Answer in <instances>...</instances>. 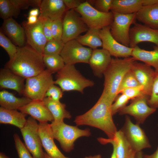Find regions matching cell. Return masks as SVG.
Wrapping results in <instances>:
<instances>
[{"label":"cell","instance_id":"obj_56","mask_svg":"<svg viewBox=\"0 0 158 158\" xmlns=\"http://www.w3.org/2000/svg\"><path fill=\"white\" fill-rule=\"evenodd\" d=\"M44 158H52L49 156L46 152H44Z\"/></svg>","mask_w":158,"mask_h":158},{"label":"cell","instance_id":"obj_12","mask_svg":"<svg viewBox=\"0 0 158 158\" xmlns=\"http://www.w3.org/2000/svg\"><path fill=\"white\" fill-rule=\"evenodd\" d=\"M92 50L74 39L65 44L60 55L65 65H74L79 63H88Z\"/></svg>","mask_w":158,"mask_h":158},{"label":"cell","instance_id":"obj_23","mask_svg":"<svg viewBox=\"0 0 158 158\" xmlns=\"http://www.w3.org/2000/svg\"><path fill=\"white\" fill-rule=\"evenodd\" d=\"M25 78L18 75L9 69L1 68L0 71V87L16 91L20 95H23Z\"/></svg>","mask_w":158,"mask_h":158},{"label":"cell","instance_id":"obj_6","mask_svg":"<svg viewBox=\"0 0 158 158\" xmlns=\"http://www.w3.org/2000/svg\"><path fill=\"white\" fill-rule=\"evenodd\" d=\"M52 74L46 69L36 75L26 79L23 95L32 100H43L49 87L54 84Z\"/></svg>","mask_w":158,"mask_h":158},{"label":"cell","instance_id":"obj_44","mask_svg":"<svg viewBox=\"0 0 158 158\" xmlns=\"http://www.w3.org/2000/svg\"><path fill=\"white\" fill-rule=\"evenodd\" d=\"M121 93L126 95L130 100L145 95L143 92V87L141 85L126 89Z\"/></svg>","mask_w":158,"mask_h":158},{"label":"cell","instance_id":"obj_10","mask_svg":"<svg viewBox=\"0 0 158 158\" xmlns=\"http://www.w3.org/2000/svg\"><path fill=\"white\" fill-rule=\"evenodd\" d=\"M63 24L61 40L64 44L75 39L89 28L83 22L80 14L73 9L66 11L63 19Z\"/></svg>","mask_w":158,"mask_h":158},{"label":"cell","instance_id":"obj_17","mask_svg":"<svg viewBox=\"0 0 158 158\" xmlns=\"http://www.w3.org/2000/svg\"><path fill=\"white\" fill-rule=\"evenodd\" d=\"M131 70L140 84L143 87L144 94L150 96L156 72L151 66L135 61Z\"/></svg>","mask_w":158,"mask_h":158},{"label":"cell","instance_id":"obj_28","mask_svg":"<svg viewBox=\"0 0 158 158\" xmlns=\"http://www.w3.org/2000/svg\"><path fill=\"white\" fill-rule=\"evenodd\" d=\"M142 6V0H112L110 10L113 13L130 14L136 13Z\"/></svg>","mask_w":158,"mask_h":158},{"label":"cell","instance_id":"obj_14","mask_svg":"<svg viewBox=\"0 0 158 158\" xmlns=\"http://www.w3.org/2000/svg\"><path fill=\"white\" fill-rule=\"evenodd\" d=\"M28 44L43 55V50L47 42L42 29V22L38 19L33 24H29L26 21L22 23Z\"/></svg>","mask_w":158,"mask_h":158},{"label":"cell","instance_id":"obj_54","mask_svg":"<svg viewBox=\"0 0 158 158\" xmlns=\"http://www.w3.org/2000/svg\"><path fill=\"white\" fill-rule=\"evenodd\" d=\"M0 158H9L4 153L0 152Z\"/></svg>","mask_w":158,"mask_h":158},{"label":"cell","instance_id":"obj_38","mask_svg":"<svg viewBox=\"0 0 158 158\" xmlns=\"http://www.w3.org/2000/svg\"><path fill=\"white\" fill-rule=\"evenodd\" d=\"M156 72L151 93L147 101L148 105L156 109L158 108V72Z\"/></svg>","mask_w":158,"mask_h":158},{"label":"cell","instance_id":"obj_29","mask_svg":"<svg viewBox=\"0 0 158 158\" xmlns=\"http://www.w3.org/2000/svg\"><path fill=\"white\" fill-rule=\"evenodd\" d=\"M25 97H18L11 92L3 90L0 92V105L1 107L11 110L18 109L32 101Z\"/></svg>","mask_w":158,"mask_h":158},{"label":"cell","instance_id":"obj_47","mask_svg":"<svg viewBox=\"0 0 158 158\" xmlns=\"http://www.w3.org/2000/svg\"><path fill=\"white\" fill-rule=\"evenodd\" d=\"M27 22L29 24H33L36 23L38 20L37 17L33 16H30L27 18Z\"/></svg>","mask_w":158,"mask_h":158},{"label":"cell","instance_id":"obj_32","mask_svg":"<svg viewBox=\"0 0 158 158\" xmlns=\"http://www.w3.org/2000/svg\"><path fill=\"white\" fill-rule=\"evenodd\" d=\"M43 59L45 67L52 73H57L65 65L60 55H44Z\"/></svg>","mask_w":158,"mask_h":158},{"label":"cell","instance_id":"obj_41","mask_svg":"<svg viewBox=\"0 0 158 158\" xmlns=\"http://www.w3.org/2000/svg\"><path fill=\"white\" fill-rule=\"evenodd\" d=\"M51 29L53 39L61 40L63 32V19L60 18L52 21Z\"/></svg>","mask_w":158,"mask_h":158},{"label":"cell","instance_id":"obj_35","mask_svg":"<svg viewBox=\"0 0 158 158\" xmlns=\"http://www.w3.org/2000/svg\"><path fill=\"white\" fill-rule=\"evenodd\" d=\"M0 45L6 51L9 57V60L12 59L15 56L17 51L18 47L12 42L0 30Z\"/></svg>","mask_w":158,"mask_h":158},{"label":"cell","instance_id":"obj_53","mask_svg":"<svg viewBox=\"0 0 158 158\" xmlns=\"http://www.w3.org/2000/svg\"><path fill=\"white\" fill-rule=\"evenodd\" d=\"M84 158H102L100 154H97L94 156H86Z\"/></svg>","mask_w":158,"mask_h":158},{"label":"cell","instance_id":"obj_24","mask_svg":"<svg viewBox=\"0 0 158 158\" xmlns=\"http://www.w3.org/2000/svg\"><path fill=\"white\" fill-rule=\"evenodd\" d=\"M97 140L102 144L108 143L114 144L116 158H130L134 151L120 129L117 131L113 139L99 138Z\"/></svg>","mask_w":158,"mask_h":158},{"label":"cell","instance_id":"obj_39","mask_svg":"<svg viewBox=\"0 0 158 158\" xmlns=\"http://www.w3.org/2000/svg\"><path fill=\"white\" fill-rule=\"evenodd\" d=\"M130 99L125 94H121L118 95L111 106V111L112 115L118 112L123 108L126 106Z\"/></svg>","mask_w":158,"mask_h":158},{"label":"cell","instance_id":"obj_3","mask_svg":"<svg viewBox=\"0 0 158 158\" xmlns=\"http://www.w3.org/2000/svg\"><path fill=\"white\" fill-rule=\"evenodd\" d=\"M135 61L131 56L123 59L112 58L110 65L104 73V88L102 95L112 103L118 95V89L123 78L131 69Z\"/></svg>","mask_w":158,"mask_h":158},{"label":"cell","instance_id":"obj_9","mask_svg":"<svg viewBox=\"0 0 158 158\" xmlns=\"http://www.w3.org/2000/svg\"><path fill=\"white\" fill-rule=\"evenodd\" d=\"M113 13L114 20L110 26L111 35L119 43L129 47L130 27L136 23V13L126 15Z\"/></svg>","mask_w":158,"mask_h":158},{"label":"cell","instance_id":"obj_48","mask_svg":"<svg viewBox=\"0 0 158 158\" xmlns=\"http://www.w3.org/2000/svg\"><path fill=\"white\" fill-rule=\"evenodd\" d=\"M143 6H150L158 4V0H142Z\"/></svg>","mask_w":158,"mask_h":158},{"label":"cell","instance_id":"obj_52","mask_svg":"<svg viewBox=\"0 0 158 158\" xmlns=\"http://www.w3.org/2000/svg\"><path fill=\"white\" fill-rule=\"evenodd\" d=\"M111 144L113 146V151L111 158H116L115 146L113 144Z\"/></svg>","mask_w":158,"mask_h":158},{"label":"cell","instance_id":"obj_11","mask_svg":"<svg viewBox=\"0 0 158 158\" xmlns=\"http://www.w3.org/2000/svg\"><path fill=\"white\" fill-rule=\"evenodd\" d=\"M120 130L135 152L151 147L144 130L139 124L133 123L128 116H126L124 125Z\"/></svg>","mask_w":158,"mask_h":158},{"label":"cell","instance_id":"obj_25","mask_svg":"<svg viewBox=\"0 0 158 158\" xmlns=\"http://www.w3.org/2000/svg\"><path fill=\"white\" fill-rule=\"evenodd\" d=\"M136 19L144 25L158 30V4L143 6L136 13Z\"/></svg>","mask_w":158,"mask_h":158},{"label":"cell","instance_id":"obj_1","mask_svg":"<svg viewBox=\"0 0 158 158\" xmlns=\"http://www.w3.org/2000/svg\"><path fill=\"white\" fill-rule=\"evenodd\" d=\"M112 104L101 95L95 104L85 113L77 116L74 122L77 126L87 125L100 129L108 138L113 139L118 130L112 118Z\"/></svg>","mask_w":158,"mask_h":158},{"label":"cell","instance_id":"obj_2","mask_svg":"<svg viewBox=\"0 0 158 158\" xmlns=\"http://www.w3.org/2000/svg\"><path fill=\"white\" fill-rule=\"evenodd\" d=\"M43 56L28 45L18 47L15 56L6 63L5 68L26 79L45 69Z\"/></svg>","mask_w":158,"mask_h":158},{"label":"cell","instance_id":"obj_46","mask_svg":"<svg viewBox=\"0 0 158 158\" xmlns=\"http://www.w3.org/2000/svg\"><path fill=\"white\" fill-rule=\"evenodd\" d=\"M67 11L75 9L84 1L82 0H63Z\"/></svg>","mask_w":158,"mask_h":158},{"label":"cell","instance_id":"obj_27","mask_svg":"<svg viewBox=\"0 0 158 158\" xmlns=\"http://www.w3.org/2000/svg\"><path fill=\"white\" fill-rule=\"evenodd\" d=\"M27 114L16 110L7 109L0 107V123L14 126L20 129L25 125Z\"/></svg>","mask_w":158,"mask_h":158},{"label":"cell","instance_id":"obj_5","mask_svg":"<svg viewBox=\"0 0 158 158\" xmlns=\"http://www.w3.org/2000/svg\"><path fill=\"white\" fill-rule=\"evenodd\" d=\"M54 84L59 86L63 92L76 91L83 93L85 88L93 86L94 83L83 77L74 65H65L57 73Z\"/></svg>","mask_w":158,"mask_h":158},{"label":"cell","instance_id":"obj_26","mask_svg":"<svg viewBox=\"0 0 158 158\" xmlns=\"http://www.w3.org/2000/svg\"><path fill=\"white\" fill-rule=\"evenodd\" d=\"M131 57L136 60H139L144 63L152 66L155 71L158 72V47L153 46L151 51L142 49L137 45L133 48Z\"/></svg>","mask_w":158,"mask_h":158},{"label":"cell","instance_id":"obj_34","mask_svg":"<svg viewBox=\"0 0 158 158\" xmlns=\"http://www.w3.org/2000/svg\"><path fill=\"white\" fill-rule=\"evenodd\" d=\"M64 44L62 40L53 39L48 41L44 47L43 55H60Z\"/></svg>","mask_w":158,"mask_h":158},{"label":"cell","instance_id":"obj_13","mask_svg":"<svg viewBox=\"0 0 158 158\" xmlns=\"http://www.w3.org/2000/svg\"><path fill=\"white\" fill-rule=\"evenodd\" d=\"M149 97L143 95L131 99L129 105L119 111V114L131 116L136 120L137 124H143L146 118L156 110V109L148 105L147 101Z\"/></svg>","mask_w":158,"mask_h":158},{"label":"cell","instance_id":"obj_7","mask_svg":"<svg viewBox=\"0 0 158 158\" xmlns=\"http://www.w3.org/2000/svg\"><path fill=\"white\" fill-rule=\"evenodd\" d=\"M80 15L83 20L89 28L101 29L111 25L114 18L111 11L107 13L100 12L85 1L74 9Z\"/></svg>","mask_w":158,"mask_h":158},{"label":"cell","instance_id":"obj_49","mask_svg":"<svg viewBox=\"0 0 158 158\" xmlns=\"http://www.w3.org/2000/svg\"><path fill=\"white\" fill-rule=\"evenodd\" d=\"M143 158H158V146L155 151L150 155L143 154Z\"/></svg>","mask_w":158,"mask_h":158},{"label":"cell","instance_id":"obj_15","mask_svg":"<svg viewBox=\"0 0 158 158\" xmlns=\"http://www.w3.org/2000/svg\"><path fill=\"white\" fill-rule=\"evenodd\" d=\"M99 36L102 42V49L116 58H127L131 56L133 48L126 46L117 41L110 32V26L100 29Z\"/></svg>","mask_w":158,"mask_h":158},{"label":"cell","instance_id":"obj_20","mask_svg":"<svg viewBox=\"0 0 158 158\" xmlns=\"http://www.w3.org/2000/svg\"><path fill=\"white\" fill-rule=\"evenodd\" d=\"M38 131L42 147L49 156L52 158H70L65 156L56 145L50 124L39 123Z\"/></svg>","mask_w":158,"mask_h":158},{"label":"cell","instance_id":"obj_37","mask_svg":"<svg viewBox=\"0 0 158 158\" xmlns=\"http://www.w3.org/2000/svg\"><path fill=\"white\" fill-rule=\"evenodd\" d=\"M13 137L16 148L19 158H33L22 142L18 135L15 133Z\"/></svg>","mask_w":158,"mask_h":158},{"label":"cell","instance_id":"obj_33","mask_svg":"<svg viewBox=\"0 0 158 158\" xmlns=\"http://www.w3.org/2000/svg\"><path fill=\"white\" fill-rule=\"evenodd\" d=\"M20 11L10 0H0V16L4 20L13 17L17 18Z\"/></svg>","mask_w":158,"mask_h":158},{"label":"cell","instance_id":"obj_16","mask_svg":"<svg viewBox=\"0 0 158 158\" xmlns=\"http://www.w3.org/2000/svg\"><path fill=\"white\" fill-rule=\"evenodd\" d=\"M129 47L133 48L142 42H149L158 47V30L136 23L130 29Z\"/></svg>","mask_w":158,"mask_h":158},{"label":"cell","instance_id":"obj_30","mask_svg":"<svg viewBox=\"0 0 158 158\" xmlns=\"http://www.w3.org/2000/svg\"><path fill=\"white\" fill-rule=\"evenodd\" d=\"M43 101L52 115L54 121L61 122L65 118H71L70 113L66 109L65 104L60 101H54L50 97H45Z\"/></svg>","mask_w":158,"mask_h":158},{"label":"cell","instance_id":"obj_18","mask_svg":"<svg viewBox=\"0 0 158 158\" xmlns=\"http://www.w3.org/2000/svg\"><path fill=\"white\" fill-rule=\"evenodd\" d=\"M40 19H49L53 21L60 18L67 11L63 0H42L39 7Z\"/></svg>","mask_w":158,"mask_h":158},{"label":"cell","instance_id":"obj_43","mask_svg":"<svg viewBox=\"0 0 158 158\" xmlns=\"http://www.w3.org/2000/svg\"><path fill=\"white\" fill-rule=\"evenodd\" d=\"M63 91L60 87L55 85H51L47 90L44 96L45 97H50L55 101H60V99L62 97Z\"/></svg>","mask_w":158,"mask_h":158},{"label":"cell","instance_id":"obj_50","mask_svg":"<svg viewBox=\"0 0 158 158\" xmlns=\"http://www.w3.org/2000/svg\"><path fill=\"white\" fill-rule=\"evenodd\" d=\"M40 11L37 8H34L30 10L29 12V16H37L39 15Z\"/></svg>","mask_w":158,"mask_h":158},{"label":"cell","instance_id":"obj_42","mask_svg":"<svg viewBox=\"0 0 158 158\" xmlns=\"http://www.w3.org/2000/svg\"><path fill=\"white\" fill-rule=\"evenodd\" d=\"M10 1L20 10L28 9L30 6L39 8L42 0H10Z\"/></svg>","mask_w":158,"mask_h":158},{"label":"cell","instance_id":"obj_31","mask_svg":"<svg viewBox=\"0 0 158 158\" xmlns=\"http://www.w3.org/2000/svg\"><path fill=\"white\" fill-rule=\"evenodd\" d=\"M100 30L89 28L85 34L79 36L75 39L82 45L87 46L92 50L102 47V42L99 36Z\"/></svg>","mask_w":158,"mask_h":158},{"label":"cell","instance_id":"obj_8","mask_svg":"<svg viewBox=\"0 0 158 158\" xmlns=\"http://www.w3.org/2000/svg\"><path fill=\"white\" fill-rule=\"evenodd\" d=\"M39 124L31 116L20 129L25 146L33 158H44V152L39 133Z\"/></svg>","mask_w":158,"mask_h":158},{"label":"cell","instance_id":"obj_4","mask_svg":"<svg viewBox=\"0 0 158 158\" xmlns=\"http://www.w3.org/2000/svg\"><path fill=\"white\" fill-rule=\"evenodd\" d=\"M50 126L53 137L60 144L63 150L66 152L73 149L75 142L82 137H88L91 133L88 129H81L77 126L68 125L63 121H53Z\"/></svg>","mask_w":158,"mask_h":158},{"label":"cell","instance_id":"obj_45","mask_svg":"<svg viewBox=\"0 0 158 158\" xmlns=\"http://www.w3.org/2000/svg\"><path fill=\"white\" fill-rule=\"evenodd\" d=\"M42 22V29L44 33L47 41L52 40L51 26L52 21L49 19H40Z\"/></svg>","mask_w":158,"mask_h":158},{"label":"cell","instance_id":"obj_40","mask_svg":"<svg viewBox=\"0 0 158 158\" xmlns=\"http://www.w3.org/2000/svg\"><path fill=\"white\" fill-rule=\"evenodd\" d=\"M88 2L98 11L104 13L109 12L112 0H87Z\"/></svg>","mask_w":158,"mask_h":158},{"label":"cell","instance_id":"obj_22","mask_svg":"<svg viewBox=\"0 0 158 158\" xmlns=\"http://www.w3.org/2000/svg\"><path fill=\"white\" fill-rule=\"evenodd\" d=\"M0 30L18 47L25 46L26 37L24 29L13 18L4 20Z\"/></svg>","mask_w":158,"mask_h":158},{"label":"cell","instance_id":"obj_55","mask_svg":"<svg viewBox=\"0 0 158 158\" xmlns=\"http://www.w3.org/2000/svg\"><path fill=\"white\" fill-rule=\"evenodd\" d=\"M135 153L136 152L135 151H133L130 158H135Z\"/></svg>","mask_w":158,"mask_h":158},{"label":"cell","instance_id":"obj_36","mask_svg":"<svg viewBox=\"0 0 158 158\" xmlns=\"http://www.w3.org/2000/svg\"><path fill=\"white\" fill-rule=\"evenodd\" d=\"M140 85L131 69L124 75L119 85L118 95L124 90Z\"/></svg>","mask_w":158,"mask_h":158},{"label":"cell","instance_id":"obj_21","mask_svg":"<svg viewBox=\"0 0 158 158\" xmlns=\"http://www.w3.org/2000/svg\"><path fill=\"white\" fill-rule=\"evenodd\" d=\"M107 50L102 49L93 50L88 64L94 75L101 77L110 65L112 58Z\"/></svg>","mask_w":158,"mask_h":158},{"label":"cell","instance_id":"obj_51","mask_svg":"<svg viewBox=\"0 0 158 158\" xmlns=\"http://www.w3.org/2000/svg\"><path fill=\"white\" fill-rule=\"evenodd\" d=\"M143 154L142 151L136 152L135 158H143Z\"/></svg>","mask_w":158,"mask_h":158},{"label":"cell","instance_id":"obj_19","mask_svg":"<svg viewBox=\"0 0 158 158\" xmlns=\"http://www.w3.org/2000/svg\"><path fill=\"white\" fill-rule=\"evenodd\" d=\"M18 110L24 114L30 115L39 123L52 122L54 120L52 115L43 100H32Z\"/></svg>","mask_w":158,"mask_h":158}]
</instances>
